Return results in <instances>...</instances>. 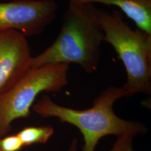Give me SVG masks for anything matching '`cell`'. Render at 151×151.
<instances>
[{
  "label": "cell",
  "instance_id": "2",
  "mask_svg": "<svg viewBox=\"0 0 151 151\" xmlns=\"http://www.w3.org/2000/svg\"><path fill=\"white\" fill-rule=\"evenodd\" d=\"M123 97L127 96L122 87L110 86L94 100L92 106L85 110L61 106L47 95L43 96L32 109L42 117L56 118L77 128L84 140L82 151H95L99 140L105 136L118 138L127 134L137 135L146 132L144 124L122 119L115 113L114 104Z\"/></svg>",
  "mask_w": 151,
  "mask_h": 151
},
{
  "label": "cell",
  "instance_id": "8",
  "mask_svg": "<svg viewBox=\"0 0 151 151\" xmlns=\"http://www.w3.org/2000/svg\"><path fill=\"white\" fill-rule=\"evenodd\" d=\"M53 127L50 125L26 127L20 130L19 136L24 146L34 144L46 143L54 133Z\"/></svg>",
  "mask_w": 151,
  "mask_h": 151
},
{
  "label": "cell",
  "instance_id": "4",
  "mask_svg": "<svg viewBox=\"0 0 151 151\" xmlns=\"http://www.w3.org/2000/svg\"><path fill=\"white\" fill-rule=\"evenodd\" d=\"M70 65L62 63L30 68L0 97V127L4 136L10 132L15 120L29 116L38 95L42 92H58L67 85Z\"/></svg>",
  "mask_w": 151,
  "mask_h": 151
},
{
  "label": "cell",
  "instance_id": "10",
  "mask_svg": "<svg viewBox=\"0 0 151 151\" xmlns=\"http://www.w3.org/2000/svg\"><path fill=\"white\" fill-rule=\"evenodd\" d=\"M135 136L133 134H127L116 138L109 151H133V141Z\"/></svg>",
  "mask_w": 151,
  "mask_h": 151
},
{
  "label": "cell",
  "instance_id": "3",
  "mask_svg": "<svg viewBox=\"0 0 151 151\" xmlns=\"http://www.w3.org/2000/svg\"><path fill=\"white\" fill-rule=\"evenodd\" d=\"M104 34V42L110 44L124 65L127 80L124 86L127 97L137 93L151 92V35L124 20L121 12L96 8Z\"/></svg>",
  "mask_w": 151,
  "mask_h": 151
},
{
  "label": "cell",
  "instance_id": "12",
  "mask_svg": "<svg viewBox=\"0 0 151 151\" xmlns=\"http://www.w3.org/2000/svg\"><path fill=\"white\" fill-rule=\"evenodd\" d=\"M3 136H4L3 133H2V130H1V127H0V140L3 138Z\"/></svg>",
  "mask_w": 151,
  "mask_h": 151
},
{
  "label": "cell",
  "instance_id": "6",
  "mask_svg": "<svg viewBox=\"0 0 151 151\" xmlns=\"http://www.w3.org/2000/svg\"><path fill=\"white\" fill-rule=\"evenodd\" d=\"M32 58L25 35L14 30H0V97L30 68Z\"/></svg>",
  "mask_w": 151,
  "mask_h": 151
},
{
  "label": "cell",
  "instance_id": "5",
  "mask_svg": "<svg viewBox=\"0 0 151 151\" xmlns=\"http://www.w3.org/2000/svg\"><path fill=\"white\" fill-rule=\"evenodd\" d=\"M58 6L53 0H15L0 3V30L39 35L54 22Z\"/></svg>",
  "mask_w": 151,
  "mask_h": 151
},
{
  "label": "cell",
  "instance_id": "11",
  "mask_svg": "<svg viewBox=\"0 0 151 151\" xmlns=\"http://www.w3.org/2000/svg\"><path fill=\"white\" fill-rule=\"evenodd\" d=\"M67 151H78V140L77 138H73L70 143Z\"/></svg>",
  "mask_w": 151,
  "mask_h": 151
},
{
  "label": "cell",
  "instance_id": "9",
  "mask_svg": "<svg viewBox=\"0 0 151 151\" xmlns=\"http://www.w3.org/2000/svg\"><path fill=\"white\" fill-rule=\"evenodd\" d=\"M23 147L22 140L17 134L7 136L0 140V151H19Z\"/></svg>",
  "mask_w": 151,
  "mask_h": 151
},
{
  "label": "cell",
  "instance_id": "7",
  "mask_svg": "<svg viewBox=\"0 0 151 151\" xmlns=\"http://www.w3.org/2000/svg\"><path fill=\"white\" fill-rule=\"evenodd\" d=\"M120 9L137 28L151 35V0H71Z\"/></svg>",
  "mask_w": 151,
  "mask_h": 151
},
{
  "label": "cell",
  "instance_id": "1",
  "mask_svg": "<svg viewBox=\"0 0 151 151\" xmlns=\"http://www.w3.org/2000/svg\"><path fill=\"white\" fill-rule=\"evenodd\" d=\"M60 34L43 52L32 57L30 68L53 64L78 65L87 73L97 70L104 34L90 3L68 0Z\"/></svg>",
  "mask_w": 151,
  "mask_h": 151
}]
</instances>
